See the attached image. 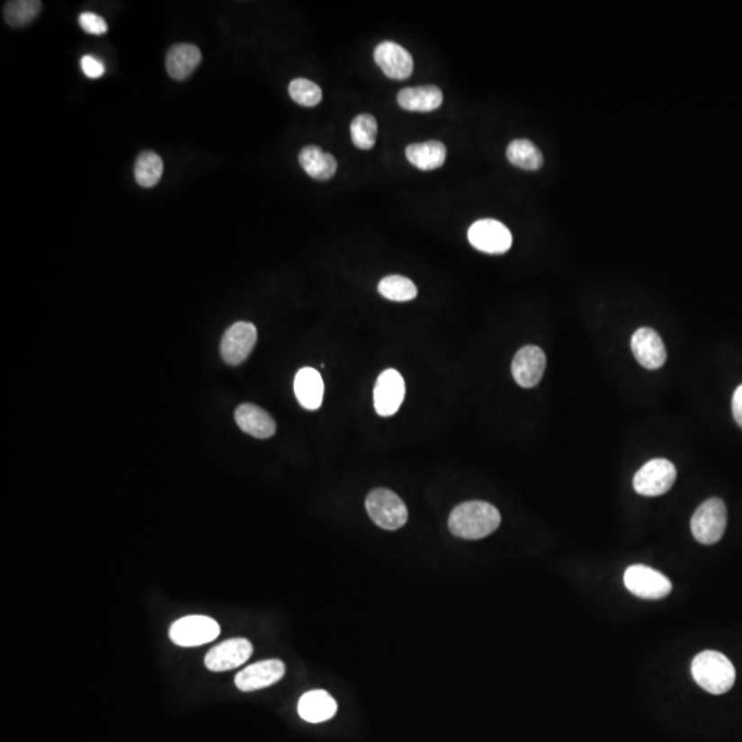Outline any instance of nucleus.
Here are the masks:
<instances>
[{
  "label": "nucleus",
  "mask_w": 742,
  "mask_h": 742,
  "mask_svg": "<svg viewBox=\"0 0 742 742\" xmlns=\"http://www.w3.org/2000/svg\"><path fill=\"white\" fill-rule=\"evenodd\" d=\"M201 51L194 44L179 43L168 49L165 57L166 72L174 80H186L201 62Z\"/></svg>",
  "instance_id": "a211bd4d"
},
{
  "label": "nucleus",
  "mask_w": 742,
  "mask_h": 742,
  "mask_svg": "<svg viewBox=\"0 0 742 742\" xmlns=\"http://www.w3.org/2000/svg\"><path fill=\"white\" fill-rule=\"evenodd\" d=\"M254 653V645L245 638L225 640L212 648L205 657V666L212 673L236 670L246 663Z\"/></svg>",
  "instance_id": "9d476101"
},
{
  "label": "nucleus",
  "mask_w": 742,
  "mask_h": 742,
  "mask_svg": "<svg viewBox=\"0 0 742 742\" xmlns=\"http://www.w3.org/2000/svg\"><path fill=\"white\" fill-rule=\"evenodd\" d=\"M82 69L85 76L90 77V79H98V77L103 76L105 65L99 59L94 58L93 56H85L82 58Z\"/></svg>",
  "instance_id": "c756f323"
},
{
  "label": "nucleus",
  "mask_w": 742,
  "mask_h": 742,
  "mask_svg": "<svg viewBox=\"0 0 742 742\" xmlns=\"http://www.w3.org/2000/svg\"><path fill=\"white\" fill-rule=\"evenodd\" d=\"M257 341V330L249 322H237L221 338V358L230 366H238L251 355Z\"/></svg>",
  "instance_id": "1a4fd4ad"
},
{
  "label": "nucleus",
  "mask_w": 742,
  "mask_h": 742,
  "mask_svg": "<svg viewBox=\"0 0 742 742\" xmlns=\"http://www.w3.org/2000/svg\"><path fill=\"white\" fill-rule=\"evenodd\" d=\"M676 480V469L670 460L656 458L635 473L634 489L643 496H660L670 491Z\"/></svg>",
  "instance_id": "423d86ee"
},
{
  "label": "nucleus",
  "mask_w": 742,
  "mask_h": 742,
  "mask_svg": "<svg viewBox=\"0 0 742 742\" xmlns=\"http://www.w3.org/2000/svg\"><path fill=\"white\" fill-rule=\"evenodd\" d=\"M370 518L382 530L396 531L407 523L408 510L399 495L387 488L370 491L366 498Z\"/></svg>",
  "instance_id": "7ed1b4c3"
},
{
  "label": "nucleus",
  "mask_w": 742,
  "mask_h": 742,
  "mask_svg": "<svg viewBox=\"0 0 742 742\" xmlns=\"http://www.w3.org/2000/svg\"><path fill=\"white\" fill-rule=\"evenodd\" d=\"M624 585L630 593L643 600H661L673 590L670 579L647 565H632L624 574Z\"/></svg>",
  "instance_id": "0eeeda50"
},
{
  "label": "nucleus",
  "mask_w": 742,
  "mask_h": 742,
  "mask_svg": "<svg viewBox=\"0 0 742 742\" xmlns=\"http://www.w3.org/2000/svg\"><path fill=\"white\" fill-rule=\"evenodd\" d=\"M400 108L408 112H434L443 103V93L436 85L403 88L398 94Z\"/></svg>",
  "instance_id": "aec40b11"
},
{
  "label": "nucleus",
  "mask_w": 742,
  "mask_h": 742,
  "mask_svg": "<svg viewBox=\"0 0 742 742\" xmlns=\"http://www.w3.org/2000/svg\"><path fill=\"white\" fill-rule=\"evenodd\" d=\"M468 238L478 251L489 255L506 254L513 244L509 228L494 219H481L473 223L469 228Z\"/></svg>",
  "instance_id": "6e6552de"
},
{
  "label": "nucleus",
  "mask_w": 742,
  "mask_h": 742,
  "mask_svg": "<svg viewBox=\"0 0 742 742\" xmlns=\"http://www.w3.org/2000/svg\"><path fill=\"white\" fill-rule=\"evenodd\" d=\"M41 10L39 0H13L4 7V20L13 28H22L32 22Z\"/></svg>",
  "instance_id": "393cba45"
},
{
  "label": "nucleus",
  "mask_w": 742,
  "mask_h": 742,
  "mask_svg": "<svg viewBox=\"0 0 742 742\" xmlns=\"http://www.w3.org/2000/svg\"><path fill=\"white\" fill-rule=\"evenodd\" d=\"M80 27L91 35H103L108 32V23L103 17L94 13H83L79 17Z\"/></svg>",
  "instance_id": "c85d7f7f"
},
{
  "label": "nucleus",
  "mask_w": 742,
  "mask_h": 742,
  "mask_svg": "<svg viewBox=\"0 0 742 742\" xmlns=\"http://www.w3.org/2000/svg\"><path fill=\"white\" fill-rule=\"evenodd\" d=\"M379 291L388 300L399 303L414 300L418 294L416 283L402 275H389L380 281Z\"/></svg>",
  "instance_id": "a878e982"
},
{
  "label": "nucleus",
  "mask_w": 742,
  "mask_h": 742,
  "mask_svg": "<svg viewBox=\"0 0 742 742\" xmlns=\"http://www.w3.org/2000/svg\"><path fill=\"white\" fill-rule=\"evenodd\" d=\"M728 525V509L720 498H711L702 502L693 514L690 528L697 541L713 544L722 539Z\"/></svg>",
  "instance_id": "20e7f679"
},
{
  "label": "nucleus",
  "mask_w": 742,
  "mask_h": 742,
  "mask_svg": "<svg viewBox=\"0 0 742 742\" xmlns=\"http://www.w3.org/2000/svg\"><path fill=\"white\" fill-rule=\"evenodd\" d=\"M299 715L309 723H322L332 720L337 712V702L325 690L306 693L299 702Z\"/></svg>",
  "instance_id": "6ab92c4d"
},
{
  "label": "nucleus",
  "mask_w": 742,
  "mask_h": 742,
  "mask_svg": "<svg viewBox=\"0 0 742 742\" xmlns=\"http://www.w3.org/2000/svg\"><path fill=\"white\" fill-rule=\"evenodd\" d=\"M501 513L494 505L483 501H470L458 505L449 518L452 535L466 541H478L498 530Z\"/></svg>",
  "instance_id": "f257e3e1"
},
{
  "label": "nucleus",
  "mask_w": 742,
  "mask_h": 742,
  "mask_svg": "<svg viewBox=\"0 0 742 742\" xmlns=\"http://www.w3.org/2000/svg\"><path fill=\"white\" fill-rule=\"evenodd\" d=\"M507 160L513 165L525 171H538L543 165V156L535 143L530 139H514L506 150Z\"/></svg>",
  "instance_id": "5701e85b"
},
{
  "label": "nucleus",
  "mask_w": 742,
  "mask_h": 742,
  "mask_svg": "<svg viewBox=\"0 0 742 742\" xmlns=\"http://www.w3.org/2000/svg\"><path fill=\"white\" fill-rule=\"evenodd\" d=\"M304 171L317 181H329L337 172V160L317 146H307L299 155Z\"/></svg>",
  "instance_id": "4be33fe9"
},
{
  "label": "nucleus",
  "mask_w": 742,
  "mask_h": 742,
  "mask_svg": "<svg viewBox=\"0 0 742 742\" xmlns=\"http://www.w3.org/2000/svg\"><path fill=\"white\" fill-rule=\"evenodd\" d=\"M289 95L294 103L306 108H314L322 101V90L317 83L307 79H296L289 85Z\"/></svg>",
  "instance_id": "cd10ccee"
},
{
  "label": "nucleus",
  "mask_w": 742,
  "mask_h": 742,
  "mask_svg": "<svg viewBox=\"0 0 742 742\" xmlns=\"http://www.w3.org/2000/svg\"><path fill=\"white\" fill-rule=\"evenodd\" d=\"M374 61L385 76L393 80H406L414 70V59L405 47L395 41H381L374 49Z\"/></svg>",
  "instance_id": "ddd939ff"
},
{
  "label": "nucleus",
  "mask_w": 742,
  "mask_h": 742,
  "mask_svg": "<svg viewBox=\"0 0 742 742\" xmlns=\"http://www.w3.org/2000/svg\"><path fill=\"white\" fill-rule=\"evenodd\" d=\"M285 673V664L278 658L259 661V663L247 666L246 668L237 674L236 686L245 693L265 689V687L280 682Z\"/></svg>",
  "instance_id": "f8f14e48"
},
{
  "label": "nucleus",
  "mask_w": 742,
  "mask_h": 742,
  "mask_svg": "<svg viewBox=\"0 0 742 742\" xmlns=\"http://www.w3.org/2000/svg\"><path fill=\"white\" fill-rule=\"evenodd\" d=\"M164 164L157 153H140L135 161V181L142 187H153L160 182L163 176Z\"/></svg>",
  "instance_id": "b1692460"
},
{
  "label": "nucleus",
  "mask_w": 742,
  "mask_h": 742,
  "mask_svg": "<svg viewBox=\"0 0 742 742\" xmlns=\"http://www.w3.org/2000/svg\"><path fill=\"white\" fill-rule=\"evenodd\" d=\"M379 124L371 114H359L351 122V139L361 150H370L376 145Z\"/></svg>",
  "instance_id": "bb28decb"
},
{
  "label": "nucleus",
  "mask_w": 742,
  "mask_h": 742,
  "mask_svg": "<svg viewBox=\"0 0 742 742\" xmlns=\"http://www.w3.org/2000/svg\"><path fill=\"white\" fill-rule=\"evenodd\" d=\"M237 425L256 439H270L274 436L277 425L273 416L259 406L244 403L236 410Z\"/></svg>",
  "instance_id": "f3484780"
},
{
  "label": "nucleus",
  "mask_w": 742,
  "mask_h": 742,
  "mask_svg": "<svg viewBox=\"0 0 742 742\" xmlns=\"http://www.w3.org/2000/svg\"><path fill=\"white\" fill-rule=\"evenodd\" d=\"M406 157L421 171H434L445 163L447 148L439 140L413 143L406 148Z\"/></svg>",
  "instance_id": "412c9836"
},
{
  "label": "nucleus",
  "mask_w": 742,
  "mask_h": 742,
  "mask_svg": "<svg viewBox=\"0 0 742 742\" xmlns=\"http://www.w3.org/2000/svg\"><path fill=\"white\" fill-rule=\"evenodd\" d=\"M406 396V384L402 374L395 369H388L380 374L374 387V408L381 416L398 413Z\"/></svg>",
  "instance_id": "9b49d317"
},
{
  "label": "nucleus",
  "mask_w": 742,
  "mask_h": 742,
  "mask_svg": "<svg viewBox=\"0 0 742 742\" xmlns=\"http://www.w3.org/2000/svg\"><path fill=\"white\" fill-rule=\"evenodd\" d=\"M631 350L638 363L645 369L657 370L666 363V345L658 333L650 327H640L634 333Z\"/></svg>",
  "instance_id": "2eb2a0df"
},
{
  "label": "nucleus",
  "mask_w": 742,
  "mask_h": 742,
  "mask_svg": "<svg viewBox=\"0 0 742 742\" xmlns=\"http://www.w3.org/2000/svg\"><path fill=\"white\" fill-rule=\"evenodd\" d=\"M733 416L736 423L742 428V384L737 388L733 395Z\"/></svg>",
  "instance_id": "7c9ffc66"
},
{
  "label": "nucleus",
  "mask_w": 742,
  "mask_h": 742,
  "mask_svg": "<svg viewBox=\"0 0 742 742\" xmlns=\"http://www.w3.org/2000/svg\"><path fill=\"white\" fill-rule=\"evenodd\" d=\"M293 388L297 400L306 410H317L322 406L325 384L317 370L312 367L299 370L294 377Z\"/></svg>",
  "instance_id": "dca6fc26"
},
{
  "label": "nucleus",
  "mask_w": 742,
  "mask_h": 742,
  "mask_svg": "<svg viewBox=\"0 0 742 742\" xmlns=\"http://www.w3.org/2000/svg\"><path fill=\"white\" fill-rule=\"evenodd\" d=\"M692 675L700 687L711 694H723L736 682V668L722 653L705 650L692 663Z\"/></svg>",
  "instance_id": "f03ea898"
},
{
  "label": "nucleus",
  "mask_w": 742,
  "mask_h": 742,
  "mask_svg": "<svg viewBox=\"0 0 742 742\" xmlns=\"http://www.w3.org/2000/svg\"><path fill=\"white\" fill-rule=\"evenodd\" d=\"M546 355L536 345H527L515 353L512 363L514 381L523 388H533L541 382L546 370Z\"/></svg>",
  "instance_id": "4468645a"
},
{
  "label": "nucleus",
  "mask_w": 742,
  "mask_h": 742,
  "mask_svg": "<svg viewBox=\"0 0 742 742\" xmlns=\"http://www.w3.org/2000/svg\"><path fill=\"white\" fill-rule=\"evenodd\" d=\"M220 634V627L213 619L200 614L182 617L172 624L169 638L182 648L201 647L212 642Z\"/></svg>",
  "instance_id": "39448f33"
}]
</instances>
